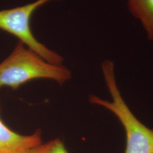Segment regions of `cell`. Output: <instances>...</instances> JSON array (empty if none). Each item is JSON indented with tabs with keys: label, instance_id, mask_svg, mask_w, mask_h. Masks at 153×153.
Masks as SVG:
<instances>
[{
	"label": "cell",
	"instance_id": "cell-5",
	"mask_svg": "<svg viewBox=\"0 0 153 153\" xmlns=\"http://www.w3.org/2000/svg\"><path fill=\"white\" fill-rule=\"evenodd\" d=\"M128 9L138 19L149 40H153V0H127Z\"/></svg>",
	"mask_w": 153,
	"mask_h": 153
},
{
	"label": "cell",
	"instance_id": "cell-3",
	"mask_svg": "<svg viewBox=\"0 0 153 153\" xmlns=\"http://www.w3.org/2000/svg\"><path fill=\"white\" fill-rule=\"evenodd\" d=\"M50 1L52 0H36L26 5L0 10V29L17 37L28 48L48 62L62 65V56L39 42L33 35L30 26L33 13Z\"/></svg>",
	"mask_w": 153,
	"mask_h": 153
},
{
	"label": "cell",
	"instance_id": "cell-6",
	"mask_svg": "<svg viewBox=\"0 0 153 153\" xmlns=\"http://www.w3.org/2000/svg\"><path fill=\"white\" fill-rule=\"evenodd\" d=\"M25 153H68L63 142L55 138L49 142L40 143Z\"/></svg>",
	"mask_w": 153,
	"mask_h": 153
},
{
	"label": "cell",
	"instance_id": "cell-4",
	"mask_svg": "<svg viewBox=\"0 0 153 153\" xmlns=\"http://www.w3.org/2000/svg\"><path fill=\"white\" fill-rule=\"evenodd\" d=\"M42 143L41 131L25 136L10 129L0 118V153H25Z\"/></svg>",
	"mask_w": 153,
	"mask_h": 153
},
{
	"label": "cell",
	"instance_id": "cell-1",
	"mask_svg": "<svg viewBox=\"0 0 153 153\" xmlns=\"http://www.w3.org/2000/svg\"><path fill=\"white\" fill-rule=\"evenodd\" d=\"M71 78V72L65 66L48 62L21 41L0 63V88L16 90L36 79H49L62 85Z\"/></svg>",
	"mask_w": 153,
	"mask_h": 153
},
{
	"label": "cell",
	"instance_id": "cell-2",
	"mask_svg": "<svg viewBox=\"0 0 153 153\" xmlns=\"http://www.w3.org/2000/svg\"><path fill=\"white\" fill-rule=\"evenodd\" d=\"M102 68L112 101L93 95L90 97V102L108 109L120 121L126 132L124 153H153V130L137 119L121 97L116 82L113 62L104 61Z\"/></svg>",
	"mask_w": 153,
	"mask_h": 153
}]
</instances>
